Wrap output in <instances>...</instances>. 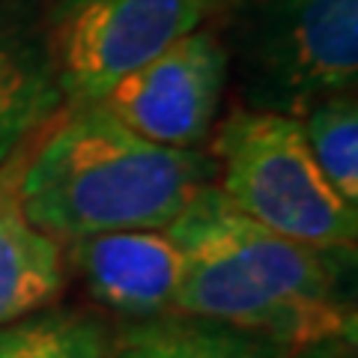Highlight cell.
Segmentation results:
<instances>
[{"instance_id": "6da1fadb", "label": "cell", "mask_w": 358, "mask_h": 358, "mask_svg": "<svg viewBox=\"0 0 358 358\" xmlns=\"http://www.w3.org/2000/svg\"><path fill=\"white\" fill-rule=\"evenodd\" d=\"M182 251L176 305L182 317L257 334L289 355L313 343H355V310L343 299V260L287 239L233 209L215 185L192 197L167 224Z\"/></svg>"}, {"instance_id": "7a4b0ae2", "label": "cell", "mask_w": 358, "mask_h": 358, "mask_svg": "<svg viewBox=\"0 0 358 358\" xmlns=\"http://www.w3.org/2000/svg\"><path fill=\"white\" fill-rule=\"evenodd\" d=\"M212 176L209 155L152 143L105 108L81 105L21 164L18 192L42 233L75 242L114 230H164Z\"/></svg>"}, {"instance_id": "3957f363", "label": "cell", "mask_w": 358, "mask_h": 358, "mask_svg": "<svg viewBox=\"0 0 358 358\" xmlns=\"http://www.w3.org/2000/svg\"><path fill=\"white\" fill-rule=\"evenodd\" d=\"M218 192L251 221L287 239L329 251H352L358 209L329 185L296 117L236 110L215 134Z\"/></svg>"}, {"instance_id": "277c9868", "label": "cell", "mask_w": 358, "mask_h": 358, "mask_svg": "<svg viewBox=\"0 0 358 358\" xmlns=\"http://www.w3.org/2000/svg\"><path fill=\"white\" fill-rule=\"evenodd\" d=\"M245 96L296 117L346 93L358 75V0H224Z\"/></svg>"}, {"instance_id": "5b68a950", "label": "cell", "mask_w": 358, "mask_h": 358, "mask_svg": "<svg viewBox=\"0 0 358 358\" xmlns=\"http://www.w3.org/2000/svg\"><path fill=\"white\" fill-rule=\"evenodd\" d=\"M221 6L224 0H54L45 33L63 102L96 105L122 75Z\"/></svg>"}, {"instance_id": "8992f818", "label": "cell", "mask_w": 358, "mask_h": 358, "mask_svg": "<svg viewBox=\"0 0 358 358\" xmlns=\"http://www.w3.org/2000/svg\"><path fill=\"white\" fill-rule=\"evenodd\" d=\"M224 81L227 48L197 27L122 75L96 105L152 143L194 150L218 117Z\"/></svg>"}, {"instance_id": "52a82bcc", "label": "cell", "mask_w": 358, "mask_h": 358, "mask_svg": "<svg viewBox=\"0 0 358 358\" xmlns=\"http://www.w3.org/2000/svg\"><path fill=\"white\" fill-rule=\"evenodd\" d=\"M66 245L69 263L99 305L143 322L173 310L182 251L167 230H114Z\"/></svg>"}, {"instance_id": "ba28073f", "label": "cell", "mask_w": 358, "mask_h": 358, "mask_svg": "<svg viewBox=\"0 0 358 358\" xmlns=\"http://www.w3.org/2000/svg\"><path fill=\"white\" fill-rule=\"evenodd\" d=\"M60 105L48 33L27 21L13 0H0V164Z\"/></svg>"}, {"instance_id": "9c48e42d", "label": "cell", "mask_w": 358, "mask_h": 358, "mask_svg": "<svg viewBox=\"0 0 358 358\" xmlns=\"http://www.w3.org/2000/svg\"><path fill=\"white\" fill-rule=\"evenodd\" d=\"M18 176V155L0 164V326L48 308L63 289L60 245L27 218Z\"/></svg>"}, {"instance_id": "30bf717a", "label": "cell", "mask_w": 358, "mask_h": 358, "mask_svg": "<svg viewBox=\"0 0 358 358\" xmlns=\"http://www.w3.org/2000/svg\"><path fill=\"white\" fill-rule=\"evenodd\" d=\"M272 341L212 320H150L131 329L117 358H284Z\"/></svg>"}, {"instance_id": "8fae6325", "label": "cell", "mask_w": 358, "mask_h": 358, "mask_svg": "<svg viewBox=\"0 0 358 358\" xmlns=\"http://www.w3.org/2000/svg\"><path fill=\"white\" fill-rule=\"evenodd\" d=\"M0 358H108V334L81 310L42 308L0 326Z\"/></svg>"}, {"instance_id": "7c38bea8", "label": "cell", "mask_w": 358, "mask_h": 358, "mask_svg": "<svg viewBox=\"0 0 358 358\" xmlns=\"http://www.w3.org/2000/svg\"><path fill=\"white\" fill-rule=\"evenodd\" d=\"M310 155L329 185L358 209V105L355 96H329L305 110L301 122Z\"/></svg>"}, {"instance_id": "4fadbf2b", "label": "cell", "mask_w": 358, "mask_h": 358, "mask_svg": "<svg viewBox=\"0 0 358 358\" xmlns=\"http://www.w3.org/2000/svg\"><path fill=\"white\" fill-rule=\"evenodd\" d=\"M352 346L355 343H346V341H326V343L305 346V350L293 352L289 358H355L352 355Z\"/></svg>"}]
</instances>
